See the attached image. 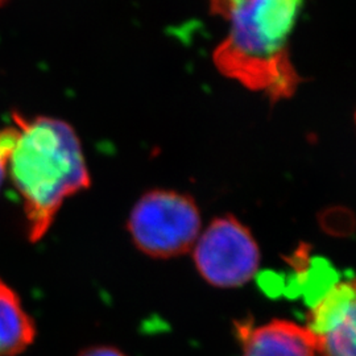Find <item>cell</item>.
Here are the masks:
<instances>
[{
	"mask_svg": "<svg viewBox=\"0 0 356 356\" xmlns=\"http://www.w3.org/2000/svg\"><path fill=\"white\" fill-rule=\"evenodd\" d=\"M78 356H126L119 350L114 347L108 346H97V347H90L88 350L82 351Z\"/></svg>",
	"mask_w": 356,
	"mask_h": 356,
	"instance_id": "9",
	"label": "cell"
},
{
	"mask_svg": "<svg viewBox=\"0 0 356 356\" xmlns=\"http://www.w3.org/2000/svg\"><path fill=\"white\" fill-rule=\"evenodd\" d=\"M194 263L201 276L218 288H236L257 272L260 251L251 231L232 216L214 219L198 238Z\"/></svg>",
	"mask_w": 356,
	"mask_h": 356,
	"instance_id": "4",
	"label": "cell"
},
{
	"mask_svg": "<svg viewBox=\"0 0 356 356\" xmlns=\"http://www.w3.org/2000/svg\"><path fill=\"white\" fill-rule=\"evenodd\" d=\"M243 356H318L316 337L288 321H272L254 327L251 322L236 325Z\"/></svg>",
	"mask_w": 356,
	"mask_h": 356,
	"instance_id": "5",
	"label": "cell"
},
{
	"mask_svg": "<svg viewBox=\"0 0 356 356\" xmlns=\"http://www.w3.org/2000/svg\"><path fill=\"white\" fill-rule=\"evenodd\" d=\"M341 316L325 334L316 337L319 356H356V279Z\"/></svg>",
	"mask_w": 356,
	"mask_h": 356,
	"instance_id": "7",
	"label": "cell"
},
{
	"mask_svg": "<svg viewBox=\"0 0 356 356\" xmlns=\"http://www.w3.org/2000/svg\"><path fill=\"white\" fill-rule=\"evenodd\" d=\"M6 1H8V0H0V6H3Z\"/></svg>",
	"mask_w": 356,
	"mask_h": 356,
	"instance_id": "10",
	"label": "cell"
},
{
	"mask_svg": "<svg viewBox=\"0 0 356 356\" xmlns=\"http://www.w3.org/2000/svg\"><path fill=\"white\" fill-rule=\"evenodd\" d=\"M229 32L214 51L216 69L273 102L288 99L301 83L289 38L305 0H207Z\"/></svg>",
	"mask_w": 356,
	"mask_h": 356,
	"instance_id": "1",
	"label": "cell"
},
{
	"mask_svg": "<svg viewBox=\"0 0 356 356\" xmlns=\"http://www.w3.org/2000/svg\"><path fill=\"white\" fill-rule=\"evenodd\" d=\"M128 229L132 241L144 254L169 259L189 252L198 241L201 214L186 194L148 191L134 206Z\"/></svg>",
	"mask_w": 356,
	"mask_h": 356,
	"instance_id": "3",
	"label": "cell"
},
{
	"mask_svg": "<svg viewBox=\"0 0 356 356\" xmlns=\"http://www.w3.org/2000/svg\"><path fill=\"white\" fill-rule=\"evenodd\" d=\"M17 138L8 161L23 198L28 236L40 241L66 198L88 189L90 176L76 131L61 119L13 114Z\"/></svg>",
	"mask_w": 356,
	"mask_h": 356,
	"instance_id": "2",
	"label": "cell"
},
{
	"mask_svg": "<svg viewBox=\"0 0 356 356\" xmlns=\"http://www.w3.org/2000/svg\"><path fill=\"white\" fill-rule=\"evenodd\" d=\"M17 138L16 127L7 128L0 131V186L8 169L10 156L13 152Z\"/></svg>",
	"mask_w": 356,
	"mask_h": 356,
	"instance_id": "8",
	"label": "cell"
},
{
	"mask_svg": "<svg viewBox=\"0 0 356 356\" xmlns=\"http://www.w3.org/2000/svg\"><path fill=\"white\" fill-rule=\"evenodd\" d=\"M35 325L16 293L0 280V356L23 353L35 339Z\"/></svg>",
	"mask_w": 356,
	"mask_h": 356,
	"instance_id": "6",
	"label": "cell"
}]
</instances>
